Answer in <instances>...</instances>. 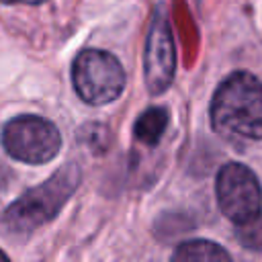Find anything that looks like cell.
<instances>
[{"label":"cell","mask_w":262,"mask_h":262,"mask_svg":"<svg viewBox=\"0 0 262 262\" xmlns=\"http://www.w3.org/2000/svg\"><path fill=\"white\" fill-rule=\"evenodd\" d=\"M166 125H168V111L162 106H151L139 115V119L135 121L133 133L141 143L156 145L164 135Z\"/></svg>","instance_id":"obj_8"},{"label":"cell","mask_w":262,"mask_h":262,"mask_svg":"<svg viewBox=\"0 0 262 262\" xmlns=\"http://www.w3.org/2000/svg\"><path fill=\"white\" fill-rule=\"evenodd\" d=\"M170 262H231L229 254L215 242L209 239H190L180 244Z\"/></svg>","instance_id":"obj_7"},{"label":"cell","mask_w":262,"mask_h":262,"mask_svg":"<svg viewBox=\"0 0 262 262\" xmlns=\"http://www.w3.org/2000/svg\"><path fill=\"white\" fill-rule=\"evenodd\" d=\"M176 70V49L174 37L170 31L168 16L162 8H158L151 16L147 39H145V55H143V74L145 86L151 94H162Z\"/></svg>","instance_id":"obj_6"},{"label":"cell","mask_w":262,"mask_h":262,"mask_svg":"<svg viewBox=\"0 0 262 262\" xmlns=\"http://www.w3.org/2000/svg\"><path fill=\"white\" fill-rule=\"evenodd\" d=\"M80 182V168L76 164H68L59 168L49 180L27 190L18 201H14L2 221L10 231H33L39 225L53 219L70 194L76 190Z\"/></svg>","instance_id":"obj_2"},{"label":"cell","mask_w":262,"mask_h":262,"mask_svg":"<svg viewBox=\"0 0 262 262\" xmlns=\"http://www.w3.org/2000/svg\"><path fill=\"white\" fill-rule=\"evenodd\" d=\"M211 123L223 137L262 139V82L248 72L227 76L213 94Z\"/></svg>","instance_id":"obj_1"},{"label":"cell","mask_w":262,"mask_h":262,"mask_svg":"<svg viewBox=\"0 0 262 262\" xmlns=\"http://www.w3.org/2000/svg\"><path fill=\"white\" fill-rule=\"evenodd\" d=\"M4 4H41L45 0H0Z\"/></svg>","instance_id":"obj_10"},{"label":"cell","mask_w":262,"mask_h":262,"mask_svg":"<svg viewBox=\"0 0 262 262\" xmlns=\"http://www.w3.org/2000/svg\"><path fill=\"white\" fill-rule=\"evenodd\" d=\"M215 190L221 213L233 223H244L256 217L262 209V188L258 178L244 164H225L217 174Z\"/></svg>","instance_id":"obj_5"},{"label":"cell","mask_w":262,"mask_h":262,"mask_svg":"<svg viewBox=\"0 0 262 262\" xmlns=\"http://www.w3.org/2000/svg\"><path fill=\"white\" fill-rule=\"evenodd\" d=\"M0 262H10V260H8V256H6L2 250H0Z\"/></svg>","instance_id":"obj_11"},{"label":"cell","mask_w":262,"mask_h":262,"mask_svg":"<svg viewBox=\"0 0 262 262\" xmlns=\"http://www.w3.org/2000/svg\"><path fill=\"white\" fill-rule=\"evenodd\" d=\"M72 82L84 102L98 106L119 98L125 88V72L113 53L84 49L74 59Z\"/></svg>","instance_id":"obj_3"},{"label":"cell","mask_w":262,"mask_h":262,"mask_svg":"<svg viewBox=\"0 0 262 262\" xmlns=\"http://www.w3.org/2000/svg\"><path fill=\"white\" fill-rule=\"evenodd\" d=\"M237 239L250 250H262V213L237 223Z\"/></svg>","instance_id":"obj_9"},{"label":"cell","mask_w":262,"mask_h":262,"mask_svg":"<svg viewBox=\"0 0 262 262\" xmlns=\"http://www.w3.org/2000/svg\"><path fill=\"white\" fill-rule=\"evenodd\" d=\"M2 143L14 160L43 164L57 156L61 137L51 121L37 115H20L4 127Z\"/></svg>","instance_id":"obj_4"}]
</instances>
